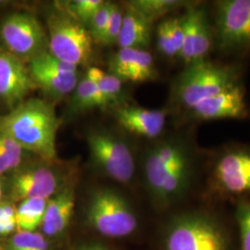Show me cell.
<instances>
[{"label": "cell", "instance_id": "cell-10", "mask_svg": "<svg viewBox=\"0 0 250 250\" xmlns=\"http://www.w3.org/2000/svg\"><path fill=\"white\" fill-rule=\"evenodd\" d=\"M92 160L107 176L127 184L134 177L135 164L130 146L115 136L92 132L86 136Z\"/></svg>", "mask_w": 250, "mask_h": 250}, {"label": "cell", "instance_id": "cell-19", "mask_svg": "<svg viewBox=\"0 0 250 250\" xmlns=\"http://www.w3.org/2000/svg\"><path fill=\"white\" fill-rule=\"evenodd\" d=\"M157 47L167 58L180 57L184 45L183 16L169 17L157 27Z\"/></svg>", "mask_w": 250, "mask_h": 250}, {"label": "cell", "instance_id": "cell-31", "mask_svg": "<svg viewBox=\"0 0 250 250\" xmlns=\"http://www.w3.org/2000/svg\"><path fill=\"white\" fill-rule=\"evenodd\" d=\"M124 14H125V11L119 5L116 4L111 5L109 20L107 22L105 34L102 38L101 44L113 45L118 42V38L120 36V32L123 24Z\"/></svg>", "mask_w": 250, "mask_h": 250}, {"label": "cell", "instance_id": "cell-26", "mask_svg": "<svg viewBox=\"0 0 250 250\" xmlns=\"http://www.w3.org/2000/svg\"><path fill=\"white\" fill-rule=\"evenodd\" d=\"M234 204V215L239 231V250H250V200L242 199Z\"/></svg>", "mask_w": 250, "mask_h": 250}, {"label": "cell", "instance_id": "cell-28", "mask_svg": "<svg viewBox=\"0 0 250 250\" xmlns=\"http://www.w3.org/2000/svg\"><path fill=\"white\" fill-rule=\"evenodd\" d=\"M104 3L105 1L102 0H74L69 3V11L67 12L86 26L91 18Z\"/></svg>", "mask_w": 250, "mask_h": 250}, {"label": "cell", "instance_id": "cell-4", "mask_svg": "<svg viewBox=\"0 0 250 250\" xmlns=\"http://www.w3.org/2000/svg\"><path fill=\"white\" fill-rule=\"evenodd\" d=\"M243 69L237 64L208 59L186 66L172 85V99L186 112L198 102L242 83Z\"/></svg>", "mask_w": 250, "mask_h": 250}, {"label": "cell", "instance_id": "cell-7", "mask_svg": "<svg viewBox=\"0 0 250 250\" xmlns=\"http://www.w3.org/2000/svg\"><path fill=\"white\" fill-rule=\"evenodd\" d=\"M49 52L75 66L87 65L93 58L94 39L89 31L67 11L47 18Z\"/></svg>", "mask_w": 250, "mask_h": 250}, {"label": "cell", "instance_id": "cell-16", "mask_svg": "<svg viewBox=\"0 0 250 250\" xmlns=\"http://www.w3.org/2000/svg\"><path fill=\"white\" fill-rule=\"evenodd\" d=\"M74 206L75 195L71 187L62 188L47 200L41 225L45 235L58 236L67 229L74 212Z\"/></svg>", "mask_w": 250, "mask_h": 250}, {"label": "cell", "instance_id": "cell-22", "mask_svg": "<svg viewBox=\"0 0 250 250\" xmlns=\"http://www.w3.org/2000/svg\"><path fill=\"white\" fill-rule=\"evenodd\" d=\"M85 77L98 86L107 106L119 101L123 91V81L117 76L99 68L91 67L86 72Z\"/></svg>", "mask_w": 250, "mask_h": 250}, {"label": "cell", "instance_id": "cell-32", "mask_svg": "<svg viewBox=\"0 0 250 250\" xmlns=\"http://www.w3.org/2000/svg\"><path fill=\"white\" fill-rule=\"evenodd\" d=\"M16 209L17 207L11 202L0 203V235H8L17 229Z\"/></svg>", "mask_w": 250, "mask_h": 250}, {"label": "cell", "instance_id": "cell-1", "mask_svg": "<svg viewBox=\"0 0 250 250\" xmlns=\"http://www.w3.org/2000/svg\"><path fill=\"white\" fill-rule=\"evenodd\" d=\"M198 148L182 136L161 141L144 160L146 186L153 202L164 208L188 195L198 170Z\"/></svg>", "mask_w": 250, "mask_h": 250}, {"label": "cell", "instance_id": "cell-3", "mask_svg": "<svg viewBox=\"0 0 250 250\" xmlns=\"http://www.w3.org/2000/svg\"><path fill=\"white\" fill-rule=\"evenodd\" d=\"M165 250H232L231 232L212 212L192 209L173 216L163 235Z\"/></svg>", "mask_w": 250, "mask_h": 250}, {"label": "cell", "instance_id": "cell-17", "mask_svg": "<svg viewBox=\"0 0 250 250\" xmlns=\"http://www.w3.org/2000/svg\"><path fill=\"white\" fill-rule=\"evenodd\" d=\"M153 22L134 8L127 4L118 45L121 48L146 49L151 42Z\"/></svg>", "mask_w": 250, "mask_h": 250}, {"label": "cell", "instance_id": "cell-21", "mask_svg": "<svg viewBox=\"0 0 250 250\" xmlns=\"http://www.w3.org/2000/svg\"><path fill=\"white\" fill-rule=\"evenodd\" d=\"M71 109L74 112L85 111L95 107H106L107 105L98 86L84 77L73 91Z\"/></svg>", "mask_w": 250, "mask_h": 250}, {"label": "cell", "instance_id": "cell-27", "mask_svg": "<svg viewBox=\"0 0 250 250\" xmlns=\"http://www.w3.org/2000/svg\"><path fill=\"white\" fill-rule=\"evenodd\" d=\"M29 65L45 69L51 72L64 73V74L77 73L78 71L77 66L63 62L61 59L55 57L48 50L36 56V58L31 60L29 62Z\"/></svg>", "mask_w": 250, "mask_h": 250}, {"label": "cell", "instance_id": "cell-15", "mask_svg": "<svg viewBox=\"0 0 250 250\" xmlns=\"http://www.w3.org/2000/svg\"><path fill=\"white\" fill-rule=\"evenodd\" d=\"M118 124L127 132L153 139L163 132L167 112L163 109H151L138 106H122L115 112Z\"/></svg>", "mask_w": 250, "mask_h": 250}, {"label": "cell", "instance_id": "cell-29", "mask_svg": "<svg viewBox=\"0 0 250 250\" xmlns=\"http://www.w3.org/2000/svg\"><path fill=\"white\" fill-rule=\"evenodd\" d=\"M24 149L13 138L0 132V154L6 159L12 170L18 169Z\"/></svg>", "mask_w": 250, "mask_h": 250}, {"label": "cell", "instance_id": "cell-25", "mask_svg": "<svg viewBox=\"0 0 250 250\" xmlns=\"http://www.w3.org/2000/svg\"><path fill=\"white\" fill-rule=\"evenodd\" d=\"M6 250H50L45 236L37 232H18L9 239Z\"/></svg>", "mask_w": 250, "mask_h": 250}, {"label": "cell", "instance_id": "cell-34", "mask_svg": "<svg viewBox=\"0 0 250 250\" xmlns=\"http://www.w3.org/2000/svg\"><path fill=\"white\" fill-rule=\"evenodd\" d=\"M3 196H4V188H3L2 183L0 181V203L3 201Z\"/></svg>", "mask_w": 250, "mask_h": 250}, {"label": "cell", "instance_id": "cell-6", "mask_svg": "<svg viewBox=\"0 0 250 250\" xmlns=\"http://www.w3.org/2000/svg\"><path fill=\"white\" fill-rule=\"evenodd\" d=\"M213 7L215 47L226 55L250 54V0H220Z\"/></svg>", "mask_w": 250, "mask_h": 250}, {"label": "cell", "instance_id": "cell-35", "mask_svg": "<svg viewBox=\"0 0 250 250\" xmlns=\"http://www.w3.org/2000/svg\"><path fill=\"white\" fill-rule=\"evenodd\" d=\"M0 52H1V49H0Z\"/></svg>", "mask_w": 250, "mask_h": 250}, {"label": "cell", "instance_id": "cell-12", "mask_svg": "<svg viewBox=\"0 0 250 250\" xmlns=\"http://www.w3.org/2000/svg\"><path fill=\"white\" fill-rule=\"evenodd\" d=\"M248 115L246 92L242 83L201 100L187 111L188 120L197 123L224 119H245Z\"/></svg>", "mask_w": 250, "mask_h": 250}, {"label": "cell", "instance_id": "cell-8", "mask_svg": "<svg viewBox=\"0 0 250 250\" xmlns=\"http://www.w3.org/2000/svg\"><path fill=\"white\" fill-rule=\"evenodd\" d=\"M87 221L100 234L112 238L131 235L138 226L137 217L128 201L108 189L99 190L90 198Z\"/></svg>", "mask_w": 250, "mask_h": 250}, {"label": "cell", "instance_id": "cell-18", "mask_svg": "<svg viewBox=\"0 0 250 250\" xmlns=\"http://www.w3.org/2000/svg\"><path fill=\"white\" fill-rule=\"evenodd\" d=\"M28 69L36 85L54 99H62L71 94L79 83L78 73L64 74L30 65Z\"/></svg>", "mask_w": 250, "mask_h": 250}, {"label": "cell", "instance_id": "cell-14", "mask_svg": "<svg viewBox=\"0 0 250 250\" xmlns=\"http://www.w3.org/2000/svg\"><path fill=\"white\" fill-rule=\"evenodd\" d=\"M61 189L58 173L45 165L21 170L15 174L10 182L11 197L20 201L28 198L48 200Z\"/></svg>", "mask_w": 250, "mask_h": 250}, {"label": "cell", "instance_id": "cell-23", "mask_svg": "<svg viewBox=\"0 0 250 250\" xmlns=\"http://www.w3.org/2000/svg\"><path fill=\"white\" fill-rule=\"evenodd\" d=\"M157 77L158 71L152 54L146 49H135L126 81L146 83Z\"/></svg>", "mask_w": 250, "mask_h": 250}, {"label": "cell", "instance_id": "cell-5", "mask_svg": "<svg viewBox=\"0 0 250 250\" xmlns=\"http://www.w3.org/2000/svg\"><path fill=\"white\" fill-rule=\"evenodd\" d=\"M207 195L213 200H250V145H228L209 161Z\"/></svg>", "mask_w": 250, "mask_h": 250}, {"label": "cell", "instance_id": "cell-30", "mask_svg": "<svg viewBox=\"0 0 250 250\" xmlns=\"http://www.w3.org/2000/svg\"><path fill=\"white\" fill-rule=\"evenodd\" d=\"M111 5L112 3L105 2L85 26L89 31L90 35L93 37L94 41H97L99 43H101L102 41L109 20Z\"/></svg>", "mask_w": 250, "mask_h": 250}, {"label": "cell", "instance_id": "cell-13", "mask_svg": "<svg viewBox=\"0 0 250 250\" xmlns=\"http://www.w3.org/2000/svg\"><path fill=\"white\" fill-rule=\"evenodd\" d=\"M24 62L9 51L0 52V99L13 109L36 87Z\"/></svg>", "mask_w": 250, "mask_h": 250}, {"label": "cell", "instance_id": "cell-9", "mask_svg": "<svg viewBox=\"0 0 250 250\" xmlns=\"http://www.w3.org/2000/svg\"><path fill=\"white\" fill-rule=\"evenodd\" d=\"M0 36L9 52L29 62L47 51L48 36L38 20L27 12H14L3 21Z\"/></svg>", "mask_w": 250, "mask_h": 250}, {"label": "cell", "instance_id": "cell-33", "mask_svg": "<svg viewBox=\"0 0 250 250\" xmlns=\"http://www.w3.org/2000/svg\"><path fill=\"white\" fill-rule=\"evenodd\" d=\"M78 250H109L107 248L100 246V245H89V246H84Z\"/></svg>", "mask_w": 250, "mask_h": 250}, {"label": "cell", "instance_id": "cell-11", "mask_svg": "<svg viewBox=\"0 0 250 250\" xmlns=\"http://www.w3.org/2000/svg\"><path fill=\"white\" fill-rule=\"evenodd\" d=\"M184 45L180 59L187 66L206 60L214 47V28L205 6L190 3L183 15Z\"/></svg>", "mask_w": 250, "mask_h": 250}, {"label": "cell", "instance_id": "cell-24", "mask_svg": "<svg viewBox=\"0 0 250 250\" xmlns=\"http://www.w3.org/2000/svg\"><path fill=\"white\" fill-rule=\"evenodd\" d=\"M130 4L145 17L154 22L181 8H187L190 2L180 0H136Z\"/></svg>", "mask_w": 250, "mask_h": 250}, {"label": "cell", "instance_id": "cell-20", "mask_svg": "<svg viewBox=\"0 0 250 250\" xmlns=\"http://www.w3.org/2000/svg\"><path fill=\"white\" fill-rule=\"evenodd\" d=\"M47 199L28 198L21 201L16 209V226L18 232H36L41 227Z\"/></svg>", "mask_w": 250, "mask_h": 250}, {"label": "cell", "instance_id": "cell-2", "mask_svg": "<svg viewBox=\"0 0 250 250\" xmlns=\"http://www.w3.org/2000/svg\"><path fill=\"white\" fill-rule=\"evenodd\" d=\"M60 125L53 105L40 99L24 100L7 115L0 117L1 133L45 161L56 158Z\"/></svg>", "mask_w": 250, "mask_h": 250}]
</instances>
